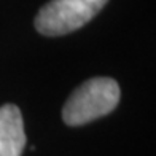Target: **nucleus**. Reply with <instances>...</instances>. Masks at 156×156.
<instances>
[{
	"label": "nucleus",
	"mask_w": 156,
	"mask_h": 156,
	"mask_svg": "<svg viewBox=\"0 0 156 156\" xmlns=\"http://www.w3.org/2000/svg\"><path fill=\"white\" fill-rule=\"evenodd\" d=\"M26 145L24 121L13 104L0 107V156H21Z\"/></svg>",
	"instance_id": "3"
},
{
	"label": "nucleus",
	"mask_w": 156,
	"mask_h": 156,
	"mask_svg": "<svg viewBox=\"0 0 156 156\" xmlns=\"http://www.w3.org/2000/svg\"><path fill=\"white\" fill-rule=\"evenodd\" d=\"M108 0H51L35 16L37 30L48 37L70 34L88 24Z\"/></svg>",
	"instance_id": "2"
},
{
	"label": "nucleus",
	"mask_w": 156,
	"mask_h": 156,
	"mask_svg": "<svg viewBox=\"0 0 156 156\" xmlns=\"http://www.w3.org/2000/svg\"><path fill=\"white\" fill-rule=\"evenodd\" d=\"M119 102V86L112 78H91L78 86L62 108V118L69 126H81L105 116Z\"/></svg>",
	"instance_id": "1"
}]
</instances>
